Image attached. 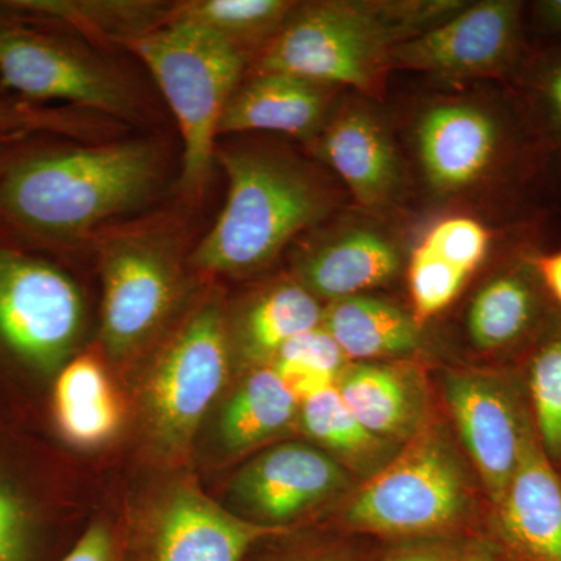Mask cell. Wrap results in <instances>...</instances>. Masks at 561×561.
Listing matches in <instances>:
<instances>
[{"instance_id": "obj_1", "label": "cell", "mask_w": 561, "mask_h": 561, "mask_svg": "<svg viewBox=\"0 0 561 561\" xmlns=\"http://www.w3.org/2000/svg\"><path fill=\"white\" fill-rule=\"evenodd\" d=\"M460 0L345 2L297 5L262 49L257 72H286L330 87L376 94L398 44L459 13Z\"/></svg>"}, {"instance_id": "obj_2", "label": "cell", "mask_w": 561, "mask_h": 561, "mask_svg": "<svg viewBox=\"0 0 561 561\" xmlns=\"http://www.w3.org/2000/svg\"><path fill=\"white\" fill-rule=\"evenodd\" d=\"M228 175V197L191 262L210 273L260 271L301 231L316 227L334 197L301 161L278 151L234 149L216 157Z\"/></svg>"}, {"instance_id": "obj_3", "label": "cell", "mask_w": 561, "mask_h": 561, "mask_svg": "<svg viewBox=\"0 0 561 561\" xmlns=\"http://www.w3.org/2000/svg\"><path fill=\"white\" fill-rule=\"evenodd\" d=\"M157 176V153L144 142L38 154L10 169L0 205L32 230L69 238L138 206Z\"/></svg>"}, {"instance_id": "obj_4", "label": "cell", "mask_w": 561, "mask_h": 561, "mask_svg": "<svg viewBox=\"0 0 561 561\" xmlns=\"http://www.w3.org/2000/svg\"><path fill=\"white\" fill-rule=\"evenodd\" d=\"M415 136L421 171L440 195L486 184L516 195L552 157L531 135L513 94L502 102L434 103L421 114Z\"/></svg>"}, {"instance_id": "obj_5", "label": "cell", "mask_w": 561, "mask_h": 561, "mask_svg": "<svg viewBox=\"0 0 561 561\" xmlns=\"http://www.w3.org/2000/svg\"><path fill=\"white\" fill-rule=\"evenodd\" d=\"M125 47L149 68L171 105L183 138L181 187L198 194L213 171L221 114L241 84L245 51L190 22H164Z\"/></svg>"}, {"instance_id": "obj_6", "label": "cell", "mask_w": 561, "mask_h": 561, "mask_svg": "<svg viewBox=\"0 0 561 561\" xmlns=\"http://www.w3.org/2000/svg\"><path fill=\"white\" fill-rule=\"evenodd\" d=\"M470 505L467 476L437 432L421 435L375 472L346 508L351 529L383 537H419L451 529Z\"/></svg>"}, {"instance_id": "obj_7", "label": "cell", "mask_w": 561, "mask_h": 561, "mask_svg": "<svg viewBox=\"0 0 561 561\" xmlns=\"http://www.w3.org/2000/svg\"><path fill=\"white\" fill-rule=\"evenodd\" d=\"M527 3L482 0L467 3L437 27L398 44L390 69H411L446 79H505L522 69L527 44Z\"/></svg>"}, {"instance_id": "obj_8", "label": "cell", "mask_w": 561, "mask_h": 561, "mask_svg": "<svg viewBox=\"0 0 561 561\" xmlns=\"http://www.w3.org/2000/svg\"><path fill=\"white\" fill-rule=\"evenodd\" d=\"M227 375V328L219 306L210 302L181 328L150 376L147 408L162 449L186 448Z\"/></svg>"}, {"instance_id": "obj_9", "label": "cell", "mask_w": 561, "mask_h": 561, "mask_svg": "<svg viewBox=\"0 0 561 561\" xmlns=\"http://www.w3.org/2000/svg\"><path fill=\"white\" fill-rule=\"evenodd\" d=\"M83 301L46 262L0 247V339L41 371L60 367L79 339Z\"/></svg>"}, {"instance_id": "obj_10", "label": "cell", "mask_w": 561, "mask_h": 561, "mask_svg": "<svg viewBox=\"0 0 561 561\" xmlns=\"http://www.w3.org/2000/svg\"><path fill=\"white\" fill-rule=\"evenodd\" d=\"M102 337L114 356L130 353L157 331L171 311L179 287L173 242L133 234L103 253Z\"/></svg>"}, {"instance_id": "obj_11", "label": "cell", "mask_w": 561, "mask_h": 561, "mask_svg": "<svg viewBox=\"0 0 561 561\" xmlns=\"http://www.w3.org/2000/svg\"><path fill=\"white\" fill-rule=\"evenodd\" d=\"M445 397L486 496L496 507L518 467L531 432L518 371L512 375H459L446 379Z\"/></svg>"}, {"instance_id": "obj_12", "label": "cell", "mask_w": 561, "mask_h": 561, "mask_svg": "<svg viewBox=\"0 0 561 561\" xmlns=\"http://www.w3.org/2000/svg\"><path fill=\"white\" fill-rule=\"evenodd\" d=\"M0 79L10 90L36 101H65L122 119L135 113L130 94L110 70L21 28L0 27Z\"/></svg>"}, {"instance_id": "obj_13", "label": "cell", "mask_w": 561, "mask_h": 561, "mask_svg": "<svg viewBox=\"0 0 561 561\" xmlns=\"http://www.w3.org/2000/svg\"><path fill=\"white\" fill-rule=\"evenodd\" d=\"M345 468L327 453L287 443L247 465L234 483V496L261 524L280 527L348 485Z\"/></svg>"}, {"instance_id": "obj_14", "label": "cell", "mask_w": 561, "mask_h": 561, "mask_svg": "<svg viewBox=\"0 0 561 561\" xmlns=\"http://www.w3.org/2000/svg\"><path fill=\"white\" fill-rule=\"evenodd\" d=\"M493 508V542L508 560L561 561V471L542 453L535 431Z\"/></svg>"}, {"instance_id": "obj_15", "label": "cell", "mask_w": 561, "mask_h": 561, "mask_svg": "<svg viewBox=\"0 0 561 561\" xmlns=\"http://www.w3.org/2000/svg\"><path fill=\"white\" fill-rule=\"evenodd\" d=\"M316 153L337 173L364 208H387L402 187L400 154L375 110L350 103L316 136Z\"/></svg>"}, {"instance_id": "obj_16", "label": "cell", "mask_w": 561, "mask_h": 561, "mask_svg": "<svg viewBox=\"0 0 561 561\" xmlns=\"http://www.w3.org/2000/svg\"><path fill=\"white\" fill-rule=\"evenodd\" d=\"M279 531L239 518L198 491L181 489L154 518L151 561H242L257 541Z\"/></svg>"}, {"instance_id": "obj_17", "label": "cell", "mask_w": 561, "mask_h": 561, "mask_svg": "<svg viewBox=\"0 0 561 561\" xmlns=\"http://www.w3.org/2000/svg\"><path fill=\"white\" fill-rule=\"evenodd\" d=\"M534 251L513 254L471 301L468 334L483 353L524 356L557 311L531 264Z\"/></svg>"}, {"instance_id": "obj_18", "label": "cell", "mask_w": 561, "mask_h": 561, "mask_svg": "<svg viewBox=\"0 0 561 561\" xmlns=\"http://www.w3.org/2000/svg\"><path fill=\"white\" fill-rule=\"evenodd\" d=\"M337 90L286 72H257L241 83L221 114L224 133L272 131L316 138L331 116Z\"/></svg>"}, {"instance_id": "obj_19", "label": "cell", "mask_w": 561, "mask_h": 561, "mask_svg": "<svg viewBox=\"0 0 561 561\" xmlns=\"http://www.w3.org/2000/svg\"><path fill=\"white\" fill-rule=\"evenodd\" d=\"M401 268L397 243L375 228H351L321 242L297 265L300 284L330 301L383 286Z\"/></svg>"}, {"instance_id": "obj_20", "label": "cell", "mask_w": 561, "mask_h": 561, "mask_svg": "<svg viewBox=\"0 0 561 561\" xmlns=\"http://www.w3.org/2000/svg\"><path fill=\"white\" fill-rule=\"evenodd\" d=\"M335 389L368 432L386 442L409 440L424 416V391L411 371L397 365H350Z\"/></svg>"}, {"instance_id": "obj_21", "label": "cell", "mask_w": 561, "mask_h": 561, "mask_svg": "<svg viewBox=\"0 0 561 561\" xmlns=\"http://www.w3.org/2000/svg\"><path fill=\"white\" fill-rule=\"evenodd\" d=\"M321 324L348 359L401 356L421 345V327L411 313L365 295L331 301Z\"/></svg>"}, {"instance_id": "obj_22", "label": "cell", "mask_w": 561, "mask_h": 561, "mask_svg": "<svg viewBox=\"0 0 561 561\" xmlns=\"http://www.w3.org/2000/svg\"><path fill=\"white\" fill-rule=\"evenodd\" d=\"M55 412L62 435L83 448L103 445L119 431V401L108 376L90 356L70 362L55 387Z\"/></svg>"}, {"instance_id": "obj_23", "label": "cell", "mask_w": 561, "mask_h": 561, "mask_svg": "<svg viewBox=\"0 0 561 561\" xmlns=\"http://www.w3.org/2000/svg\"><path fill=\"white\" fill-rule=\"evenodd\" d=\"M7 5L122 46L160 27L169 11L151 0H14Z\"/></svg>"}, {"instance_id": "obj_24", "label": "cell", "mask_w": 561, "mask_h": 561, "mask_svg": "<svg viewBox=\"0 0 561 561\" xmlns=\"http://www.w3.org/2000/svg\"><path fill=\"white\" fill-rule=\"evenodd\" d=\"M300 402L275 370L254 371L225 405L220 435L231 451H247L271 440L297 416Z\"/></svg>"}, {"instance_id": "obj_25", "label": "cell", "mask_w": 561, "mask_h": 561, "mask_svg": "<svg viewBox=\"0 0 561 561\" xmlns=\"http://www.w3.org/2000/svg\"><path fill=\"white\" fill-rule=\"evenodd\" d=\"M518 375L538 445L561 471V312L526 351Z\"/></svg>"}, {"instance_id": "obj_26", "label": "cell", "mask_w": 561, "mask_h": 561, "mask_svg": "<svg viewBox=\"0 0 561 561\" xmlns=\"http://www.w3.org/2000/svg\"><path fill=\"white\" fill-rule=\"evenodd\" d=\"M323 320L319 298L301 284H284L247 311L241 324L243 356L253 362L275 359L291 339L320 327Z\"/></svg>"}, {"instance_id": "obj_27", "label": "cell", "mask_w": 561, "mask_h": 561, "mask_svg": "<svg viewBox=\"0 0 561 561\" xmlns=\"http://www.w3.org/2000/svg\"><path fill=\"white\" fill-rule=\"evenodd\" d=\"M297 2L289 0H191L169 9L164 22H190L245 51L273 39Z\"/></svg>"}, {"instance_id": "obj_28", "label": "cell", "mask_w": 561, "mask_h": 561, "mask_svg": "<svg viewBox=\"0 0 561 561\" xmlns=\"http://www.w3.org/2000/svg\"><path fill=\"white\" fill-rule=\"evenodd\" d=\"M527 127L549 154H561V39L529 49L512 80Z\"/></svg>"}, {"instance_id": "obj_29", "label": "cell", "mask_w": 561, "mask_h": 561, "mask_svg": "<svg viewBox=\"0 0 561 561\" xmlns=\"http://www.w3.org/2000/svg\"><path fill=\"white\" fill-rule=\"evenodd\" d=\"M301 419L312 438L362 467L381 460L391 445L362 426L335 387L302 402Z\"/></svg>"}, {"instance_id": "obj_30", "label": "cell", "mask_w": 561, "mask_h": 561, "mask_svg": "<svg viewBox=\"0 0 561 561\" xmlns=\"http://www.w3.org/2000/svg\"><path fill=\"white\" fill-rule=\"evenodd\" d=\"M408 278L412 316L421 327L456 300L470 275L420 242L409 262Z\"/></svg>"}, {"instance_id": "obj_31", "label": "cell", "mask_w": 561, "mask_h": 561, "mask_svg": "<svg viewBox=\"0 0 561 561\" xmlns=\"http://www.w3.org/2000/svg\"><path fill=\"white\" fill-rule=\"evenodd\" d=\"M420 242L471 275L489 256L493 234L481 220L451 216L438 220Z\"/></svg>"}, {"instance_id": "obj_32", "label": "cell", "mask_w": 561, "mask_h": 561, "mask_svg": "<svg viewBox=\"0 0 561 561\" xmlns=\"http://www.w3.org/2000/svg\"><path fill=\"white\" fill-rule=\"evenodd\" d=\"M346 359L348 357L323 324L291 339L275 357V362L330 373L337 378L346 368Z\"/></svg>"}, {"instance_id": "obj_33", "label": "cell", "mask_w": 561, "mask_h": 561, "mask_svg": "<svg viewBox=\"0 0 561 561\" xmlns=\"http://www.w3.org/2000/svg\"><path fill=\"white\" fill-rule=\"evenodd\" d=\"M35 131L68 133L72 136H90L92 133L91 125L77 113L0 103V135Z\"/></svg>"}, {"instance_id": "obj_34", "label": "cell", "mask_w": 561, "mask_h": 561, "mask_svg": "<svg viewBox=\"0 0 561 561\" xmlns=\"http://www.w3.org/2000/svg\"><path fill=\"white\" fill-rule=\"evenodd\" d=\"M31 516L20 494L0 479V561H27Z\"/></svg>"}, {"instance_id": "obj_35", "label": "cell", "mask_w": 561, "mask_h": 561, "mask_svg": "<svg viewBox=\"0 0 561 561\" xmlns=\"http://www.w3.org/2000/svg\"><path fill=\"white\" fill-rule=\"evenodd\" d=\"M62 561H114L113 540L103 524H94Z\"/></svg>"}, {"instance_id": "obj_36", "label": "cell", "mask_w": 561, "mask_h": 561, "mask_svg": "<svg viewBox=\"0 0 561 561\" xmlns=\"http://www.w3.org/2000/svg\"><path fill=\"white\" fill-rule=\"evenodd\" d=\"M531 264L553 308L561 312V250L549 253L535 250L531 254Z\"/></svg>"}, {"instance_id": "obj_37", "label": "cell", "mask_w": 561, "mask_h": 561, "mask_svg": "<svg viewBox=\"0 0 561 561\" xmlns=\"http://www.w3.org/2000/svg\"><path fill=\"white\" fill-rule=\"evenodd\" d=\"M527 27L551 38L561 39V0H538L526 9Z\"/></svg>"}, {"instance_id": "obj_38", "label": "cell", "mask_w": 561, "mask_h": 561, "mask_svg": "<svg viewBox=\"0 0 561 561\" xmlns=\"http://www.w3.org/2000/svg\"><path fill=\"white\" fill-rule=\"evenodd\" d=\"M461 549L451 546L426 545L401 549L386 561H459Z\"/></svg>"}, {"instance_id": "obj_39", "label": "cell", "mask_w": 561, "mask_h": 561, "mask_svg": "<svg viewBox=\"0 0 561 561\" xmlns=\"http://www.w3.org/2000/svg\"><path fill=\"white\" fill-rule=\"evenodd\" d=\"M459 561H511L494 542L479 541L461 549Z\"/></svg>"}, {"instance_id": "obj_40", "label": "cell", "mask_w": 561, "mask_h": 561, "mask_svg": "<svg viewBox=\"0 0 561 561\" xmlns=\"http://www.w3.org/2000/svg\"><path fill=\"white\" fill-rule=\"evenodd\" d=\"M305 561H360L356 556L350 552H328L321 556L312 557Z\"/></svg>"}]
</instances>
